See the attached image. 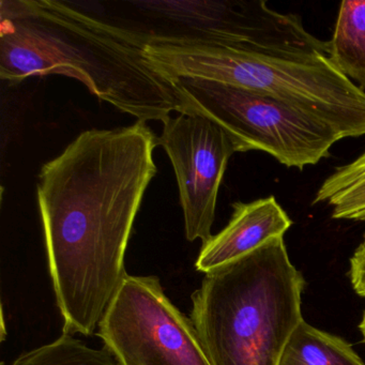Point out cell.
<instances>
[{
  "label": "cell",
  "mask_w": 365,
  "mask_h": 365,
  "mask_svg": "<svg viewBox=\"0 0 365 365\" xmlns=\"http://www.w3.org/2000/svg\"><path fill=\"white\" fill-rule=\"evenodd\" d=\"M176 83L183 112L215 121L236 153L262 151L286 168L302 170L330 157L333 145L341 140L322 119L273 98L202 78Z\"/></svg>",
  "instance_id": "cell-5"
},
{
  "label": "cell",
  "mask_w": 365,
  "mask_h": 365,
  "mask_svg": "<svg viewBox=\"0 0 365 365\" xmlns=\"http://www.w3.org/2000/svg\"><path fill=\"white\" fill-rule=\"evenodd\" d=\"M159 138L144 121L81 133L42 166L38 204L63 333L91 335L128 274L125 255Z\"/></svg>",
  "instance_id": "cell-1"
},
{
  "label": "cell",
  "mask_w": 365,
  "mask_h": 365,
  "mask_svg": "<svg viewBox=\"0 0 365 365\" xmlns=\"http://www.w3.org/2000/svg\"><path fill=\"white\" fill-rule=\"evenodd\" d=\"M304 286L283 237L207 273L191 320L211 365H279L303 320Z\"/></svg>",
  "instance_id": "cell-3"
},
{
  "label": "cell",
  "mask_w": 365,
  "mask_h": 365,
  "mask_svg": "<svg viewBox=\"0 0 365 365\" xmlns=\"http://www.w3.org/2000/svg\"><path fill=\"white\" fill-rule=\"evenodd\" d=\"M1 365H119L106 347L96 349L73 335L63 333L52 343L21 354Z\"/></svg>",
  "instance_id": "cell-12"
},
{
  "label": "cell",
  "mask_w": 365,
  "mask_h": 365,
  "mask_svg": "<svg viewBox=\"0 0 365 365\" xmlns=\"http://www.w3.org/2000/svg\"><path fill=\"white\" fill-rule=\"evenodd\" d=\"M0 7L1 80L67 76L144 123L183 112L177 83L147 57L150 35L102 22L63 1L3 0Z\"/></svg>",
  "instance_id": "cell-2"
},
{
  "label": "cell",
  "mask_w": 365,
  "mask_h": 365,
  "mask_svg": "<svg viewBox=\"0 0 365 365\" xmlns=\"http://www.w3.org/2000/svg\"><path fill=\"white\" fill-rule=\"evenodd\" d=\"M146 55L164 76L202 78L300 108L345 138L365 135V91L324 54L277 56L194 36L150 35Z\"/></svg>",
  "instance_id": "cell-4"
},
{
  "label": "cell",
  "mask_w": 365,
  "mask_h": 365,
  "mask_svg": "<svg viewBox=\"0 0 365 365\" xmlns=\"http://www.w3.org/2000/svg\"><path fill=\"white\" fill-rule=\"evenodd\" d=\"M349 277L354 292L365 298V234L350 258Z\"/></svg>",
  "instance_id": "cell-13"
},
{
  "label": "cell",
  "mask_w": 365,
  "mask_h": 365,
  "mask_svg": "<svg viewBox=\"0 0 365 365\" xmlns=\"http://www.w3.org/2000/svg\"><path fill=\"white\" fill-rule=\"evenodd\" d=\"M359 330H360L361 334H362L363 341L365 343V313L364 315H363L360 324H359Z\"/></svg>",
  "instance_id": "cell-14"
},
{
  "label": "cell",
  "mask_w": 365,
  "mask_h": 365,
  "mask_svg": "<svg viewBox=\"0 0 365 365\" xmlns=\"http://www.w3.org/2000/svg\"><path fill=\"white\" fill-rule=\"evenodd\" d=\"M319 204L331 207L332 219L365 222V150L322 181L313 200Z\"/></svg>",
  "instance_id": "cell-11"
},
{
  "label": "cell",
  "mask_w": 365,
  "mask_h": 365,
  "mask_svg": "<svg viewBox=\"0 0 365 365\" xmlns=\"http://www.w3.org/2000/svg\"><path fill=\"white\" fill-rule=\"evenodd\" d=\"M97 335L119 365H211L193 322L158 277L125 275Z\"/></svg>",
  "instance_id": "cell-6"
},
{
  "label": "cell",
  "mask_w": 365,
  "mask_h": 365,
  "mask_svg": "<svg viewBox=\"0 0 365 365\" xmlns=\"http://www.w3.org/2000/svg\"><path fill=\"white\" fill-rule=\"evenodd\" d=\"M225 228L202 245L195 262L198 272L207 273L225 266L268 242L284 237L292 219L274 196L251 202H235Z\"/></svg>",
  "instance_id": "cell-8"
},
{
  "label": "cell",
  "mask_w": 365,
  "mask_h": 365,
  "mask_svg": "<svg viewBox=\"0 0 365 365\" xmlns=\"http://www.w3.org/2000/svg\"><path fill=\"white\" fill-rule=\"evenodd\" d=\"M279 365H365L341 337L324 332L304 319L292 333Z\"/></svg>",
  "instance_id": "cell-10"
},
{
  "label": "cell",
  "mask_w": 365,
  "mask_h": 365,
  "mask_svg": "<svg viewBox=\"0 0 365 365\" xmlns=\"http://www.w3.org/2000/svg\"><path fill=\"white\" fill-rule=\"evenodd\" d=\"M327 57L346 78L365 91V0L339 5Z\"/></svg>",
  "instance_id": "cell-9"
},
{
  "label": "cell",
  "mask_w": 365,
  "mask_h": 365,
  "mask_svg": "<svg viewBox=\"0 0 365 365\" xmlns=\"http://www.w3.org/2000/svg\"><path fill=\"white\" fill-rule=\"evenodd\" d=\"M159 145L168 153L178 185L185 237L202 245L212 238L217 194L228 161L236 153L219 125L193 112L179 113L163 123Z\"/></svg>",
  "instance_id": "cell-7"
}]
</instances>
